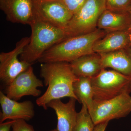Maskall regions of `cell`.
Wrapping results in <instances>:
<instances>
[{"mask_svg":"<svg viewBox=\"0 0 131 131\" xmlns=\"http://www.w3.org/2000/svg\"><path fill=\"white\" fill-rule=\"evenodd\" d=\"M89 112L95 125L125 117L131 112V96L124 93L107 100L94 101Z\"/></svg>","mask_w":131,"mask_h":131,"instance_id":"cell-6","label":"cell"},{"mask_svg":"<svg viewBox=\"0 0 131 131\" xmlns=\"http://www.w3.org/2000/svg\"><path fill=\"white\" fill-rule=\"evenodd\" d=\"M0 103L2 108L0 123L7 119H22L28 121L34 117V105L30 101L18 102L8 98L1 91Z\"/></svg>","mask_w":131,"mask_h":131,"instance_id":"cell-11","label":"cell"},{"mask_svg":"<svg viewBox=\"0 0 131 131\" xmlns=\"http://www.w3.org/2000/svg\"><path fill=\"white\" fill-rule=\"evenodd\" d=\"M109 121H106L96 125L93 131H105Z\"/></svg>","mask_w":131,"mask_h":131,"instance_id":"cell-23","label":"cell"},{"mask_svg":"<svg viewBox=\"0 0 131 131\" xmlns=\"http://www.w3.org/2000/svg\"><path fill=\"white\" fill-rule=\"evenodd\" d=\"M15 120L9 121L0 124V131H10Z\"/></svg>","mask_w":131,"mask_h":131,"instance_id":"cell-22","label":"cell"},{"mask_svg":"<svg viewBox=\"0 0 131 131\" xmlns=\"http://www.w3.org/2000/svg\"><path fill=\"white\" fill-rule=\"evenodd\" d=\"M95 125L87 106L82 104L81 110L77 113L76 122L73 131H93Z\"/></svg>","mask_w":131,"mask_h":131,"instance_id":"cell-18","label":"cell"},{"mask_svg":"<svg viewBox=\"0 0 131 131\" xmlns=\"http://www.w3.org/2000/svg\"><path fill=\"white\" fill-rule=\"evenodd\" d=\"M24 119L15 120L12 125V131H35L31 125H29Z\"/></svg>","mask_w":131,"mask_h":131,"instance_id":"cell-21","label":"cell"},{"mask_svg":"<svg viewBox=\"0 0 131 131\" xmlns=\"http://www.w3.org/2000/svg\"><path fill=\"white\" fill-rule=\"evenodd\" d=\"M106 9L113 12H127L131 6V0H106Z\"/></svg>","mask_w":131,"mask_h":131,"instance_id":"cell-19","label":"cell"},{"mask_svg":"<svg viewBox=\"0 0 131 131\" xmlns=\"http://www.w3.org/2000/svg\"><path fill=\"white\" fill-rule=\"evenodd\" d=\"M128 12H129V14H130V26H129V31H130V37H131V7H130V8H129V10H128ZM130 48H131V46L130 47Z\"/></svg>","mask_w":131,"mask_h":131,"instance_id":"cell-24","label":"cell"},{"mask_svg":"<svg viewBox=\"0 0 131 131\" xmlns=\"http://www.w3.org/2000/svg\"><path fill=\"white\" fill-rule=\"evenodd\" d=\"M76 99L70 98L67 103L62 102L61 99L54 100L47 104V107L52 108L57 117V130L58 131H73L77 118L75 110Z\"/></svg>","mask_w":131,"mask_h":131,"instance_id":"cell-12","label":"cell"},{"mask_svg":"<svg viewBox=\"0 0 131 131\" xmlns=\"http://www.w3.org/2000/svg\"><path fill=\"white\" fill-rule=\"evenodd\" d=\"M0 8L12 23L30 25L35 20L33 0H0Z\"/></svg>","mask_w":131,"mask_h":131,"instance_id":"cell-10","label":"cell"},{"mask_svg":"<svg viewBox=\"0 0 131 131\" xmlns=\"http://www.w3.org/2000/svg\"><path fill=\"white\" fill-rule=\"evenodd\" d=\"M130 23V16L128 11L118 12L106 9L100 16L97 26L109 32L127 30Z\"/></svg>","mask_w":131,"mask_h":131,"instance_id":"cell-15","label":"cell"},{"mask_svg":"<svg viewBox=\"0 0 131 131\" xmlns=\"http://www.w3.org/2000/svg\"><path fill=\"white\" fill-rule=\"evenodd\" d=\"M35 20L65 30L73 15L62 0H33Z\"/></svg>","mask_w":131,"mask_h":131,"instance_id":"cell-7","label":"cell"},{"mask_svg":"<svg viewBox=\"0 0 131 131\" xmlns=\"http://www.w3.org/2000/svg\"><path fill=\"white\" fill-rule=\"evenodd\" d=\"M30 26V42L20 55V59L32 64L55 45L66 38L65 31L46 22L34 20Z\"/></svg>","mask_w":131,"mask_h":131,"instance_id":"cell-3","label":"cell"},{"mask_svg":"<svg viewBox=\"0 0 131 131\" xmlns=\"http://www.w3.org/2000/svg\"><path fill=\"white\" fill-rule=\"evenodd\" d=\"M73 15L84 5L87 0H62Z\"/></svg>","mask_w":131,"mask_h":131,"instance_id":"cell-20","label":"cell"},{"mask_svg":"<svg viewBox=\"0 0 131 131\" xmlns=\"http://www.w3.org/2000/svg\"><path fill=\"white\" fill-rule=\"evenodd\" d=\"M43 86L42 81L36 76L31 66L6 86L5 92L8 97L17 101L24 96H39L41 91L37 88Z\"/></svg>","mask_w":131,"mask_h":131,"instance_id":"cell-9","label":"cell"},{"mask_svg":"<svg viewBox=\"0 0 131 131\" xmlns=\"http://www.w3.org/2000/svg\"><path fill=\"white\" fill-rule=\"evenodd\" d=\"M40 76L44 79L45 86H47L44 93L36 100L39 106L45 110L50 101L64 97L77 99L73 91V84L78 79L73 73L70 64L67 62H55L42 63Z\"/></svg>","mask_w":131,"mask_h":131,"instance_id":"cell-1","label":"cell"},{"mask_svg":"<svg viewBox=\"0 0 131 131\" xmlns=\"http://www.w3.org/2000/svg\"><path fill=\"white\" fill-rule=\"evenodd\" d=\"M50 131H58V130H57V129H53V130H51Z\"/></svg>","mask_w":131,"mask_h":131,"instance_id":"cell-26","label":"cell"},{"mask_svg":"<svg viewBox=\"0 0 131 131\" xmlns=\"http://www.w3.org/2000/svg\"><path fill=\"white\" fill-rule=\"evenodd\" d=\"M30 39V37L23 38L16 43L13 50L0 54V79L6 86L9 85L17 76L31 66L18 58Z\"/></svg>","mask_w":131,"mask_h":131,"instance_id":"cell-8","label":"cell"},{"mask_svg":"<svg viewBox=\"0 0 131 131\" xmlns=\"http://www.w3.org/2000/svg\"><path fill=\"white\" fill-rule=\"evenodd\" d=\"M125 50L127 54L131 57V48H128Z\"/></svg>","mask_w":131,"mask_h":131,"instance_id":"cell-25","label":"cell"},{"mask_svg":"<svg viewBox=\"0 0 131 131\" xmlns=\"http://www.w3.org/2000/svg\"><path fill=\"white\" fill-rule=\"evenodd\" d=\"M103 69L110 68L131 77V57L125 50L100 54Z\"/></svg>","mask_w":131,"mask_h":131,"instance_id":"cell-16","label":"cell"},{"mask_svg":"<svg viewBox=\"0 0 131 131\" xmlns=\"http://www.w3.org/2000/svg\"><path fill=\"white\" fill-rule=\"evenodd\" d=\"M105 34L104 31L98 29L86 34L67 38L47 50L38 61L42 63H70L80 57L94 53L95 43Z\"/></svg>","mask_w":131,"mask_h":131,"instance_id":"cell-2","label":"cell"},{"mask_svg":"<svg viewBox=\"0 0 131 131\" xmlns=\"http://www.w3.org/2000/svg\"><path fill=\"white\" fill-rule=\"evenodd\" d=\"M94 101L110 100L124 93H131V77L115 70L103 69L91 78Z\"/></svg>","mask_w":131,"mask_h":131,"instance_id":"cell-4","label":"cell"},{"mask_svg":"<svg viewBox=\"0 0 131 131\" xmlns=\"http://www.w3.org/2000/svg\"><path fill=\"white\" fill-rule=\"evenodd\" d=\"M69 63L73 73L78 77L92 78L103 69L100 55L95 52L80 57Z\"/></svg>","mask_w":131,"mask_h":131,"instance_id":"cell-14","label":"cell"},{"mask_svg":"<svg viewBox=\"0 0 131 131\" xmlns=\"http://www.w3.org/2000/svg\"><path fill=\"white\" fill-rule=\"evenodd\" d=\"M91 80L89 77H78L73 84V91L77 100L85 104L89 111L93 106L94 102Z\"/></svg>","mask_w":131,"mask_h":131,"instance_id":"cell-17","label":"cell"},{"mask_svg":"<svg viewBox=\"0 0 131 131\" xmlns=\"http://www.w3.org/2000/svg\"><path fill=\"white\" fill-rule=\"evenodd\" d=\"M106 9V0H87L68 23L64 30L66 38L95 30L98 19Z\"/></svg>","mask_w":131,"mask_h":131,"instance_id":"cell-5","label":"cell"},{"mask_svg":"<svg viewBox=\"0 0 131 131\" xmlns=\"http://www.w3.org/2000/svg\"><path fill=\"white\" fill-rule=\"evenodd\" d=\"M130 35L129 28L125 30L108 32L103 38L95 43L93 51L95 53L100 54L130 48Z\"/></svg>","mask_w":131,"mask_h":131,"instance_id":"cell-13","label":"cell"}]
</instances>
